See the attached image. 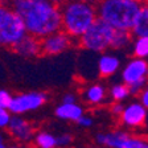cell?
<instances>
[{"mask_svg":"<svg viewBox=\"0 0 148 148\" xmlns=\"http://www.w3.org/2000/svg\"><path fill=\"white\" fill-rule=\"evenodd\" d=\"M9 4L32 36L42 38L61 29V9L50 0H9Z\"/></svg>","mask_w":148,"mask_h":148,"instance_id":"6da1fadb","label":"cell"},{"mask_svg":"<svg viewBox=\"0 0 148 148\" xmlns=\"http://www.w3.org/2000/svg\"><path fill=\"white\" fill-rule=\"evenodd\" d=\"M60 9L61 29L74 40H78L98 17L95 5L82 0H66Z\"/></svg>","mask_w":148,"mask_h":148,"instance_id":"7a4b0ae2","label":"cell"},{"mask_svg":"<svg viewBox=\"0 0 148 148\" xmlns=\"http://www.w3.org/2000/svg\"><path fill=\"white\" fill-rule=\"evenodd\" d=\"M140 3L134 0H99L97 16L115 29L131 31Z\"/></svg>","mask_w":148,"mask_h":148,"instance_id":"3957f363","label":"cell"},{"mask_svg":"<svg viewBox=\"0 0 148 148\" xmlns=\"http://www.w3.org/2000/svg\"><path fill=\"white\" fill-rule=\"evenodd\" d=\"M27 34L23 18L11 7V4H0V48L13 46Z\"/></svg>","mask_w":148,"mask_h":148,"instance_id":"277c9868","label":"cell"},{"mask_svg":"<svg viewBox=\"0 0 148 148\" xmlns=\"http://www.w3.org/2000/svg\"><path fill=\"white\" fill-rule=\"evenodd\" d=\"M114 32L115 28L97 17V20L90 25L89 29L78 38V44L89 52L103 53L110 49Z\"/></svg>","mask_w":148,"mask_h":148,"instance_id":"5b68a950","label":"cell"},{"mask_svg":"<svg viewBox=\"0 0 148 148\" xmlns=\"http://www.w3.org/2000/svg\"><path fill=\"white\" fill-rule=\"evenodd\" d=\"M48 101V95L42 91H28L12 95L8 110L13 115H25L41 108Z\"/></svg>","mask_w":148,"mask_h":148,"instance_id":"8992f818","label":"cell"},{"mask_svg":"<svg viewBox=\"0 0 148 148\" xmlns=\"http://www.w3.org/2000/svg\"><path fill=\"white\" fill-rule=\"evenodd\" d=\"M73 40L65 31L58 29L48 36L41 38V49L42 54L46 56H57L66 50L73 45Z\"/></svg>","mask_w":148,"mask_h":148,"instance_id":"52a82bcc","label":"cell"},{"mask_svg":"<svg viewBox=\"0 0 148 148\" xmlns=\"http://www.w3.org/2000/svg\"><path fill=\"white\" fill-rule=\"evenodd\" d=\"M7 132L13 140H16L20 144H27L33 140L34 136V127L28 119H25L23 115H13L11 116L8 126H7Z\"/></svg>","mask_w":148,"mask_h":148,"instance_id":"ba28073f","label":"cell"},{"mask_svg":"<svg viewBox=\"0 0 148 148\" xmlns=\"http://www.w3.org/2000/svg\"><path fill=\"white\" fill-rule=\"evenodd\" d=\"M147 119V108L140 102H132L124 106L123 111L120 112V120L127 127L136 128L145 123Z\"/></svg>","mask_w":148,"mask_h":148,"instance_id":"9c48e42d","label":"cell"},{"mask_svg":"<svg viewBox=\"0 0 148 148\" xmlns=\"http://www.w3.org/2000/svg\"><path fill=\"white\" fill-rule=\"evenodd\" d=\"M145 78H148V62L145 61V58L135 57L127 62L122 70V79L126 85H131L136 81Z\"/></svg>","mask_w":148,"mask_h":148,"instance_id":"30bf717a","label":"cell"},{"mask_svg":"<svg viewBox=\"0 0 148 148\" xmlns=\"http://www.w3.org/2000/svg\"><path fill=\"white\" fill-rule=\"evenodd\" d=\"M12 49L15 50L16 54L21 56L24 58H36V57L42 54L41 38L27 33Z\"/></svg>","mask_w":148,"mask_h":148,"instance_id":"8fae6325","label":"cell"},{"mask_svg":"<svg viewBox=\"0 0 148 148\" xmlns=\"http://www.w3.org/2000/svg\"><path fill=\"white\" fill-rule=\"evenodd\" d=\"M128 136L130 134L120 130H115L111 132H99L95 136V142L105 148H120Z\"/></svg>","mask_w":148,"mask_h":148,"instance_id":"7c38bea8","label":"cell"},{"mask_svg":"<svg viewBox=\"0 0 148 148\" xmlns=\"http://www.w3.org/2000/svg\"><path fill=\"white\" fill-rule=\"evenodd\" d=\"M119 66H120V60L115 54H111V53H103L99 57L98 62H97L98 73L102 77L114 75L119 70Z\"/></svg>","mask_w":148,"mask_h":148,"instance_id":"4fadbf2b","label":"cell"},{"mask_svg":"<svg viewBox=\"0 0 148 148\" xmlns=\"http://www.w3.org/2000/svg\"><path fill=\"white\" fill-rule=\"evenodd\" d=\"M130 32L135 37L148 36V1L140 3L135 21H134V25Z\"/></svg>","mask_w":148,"mask_h":148,"instance_id":"5bb4252c","label":"cell"},{"mask_svg":"<svg viewBox=\"0 0 148 148\" xmlns=\"http://www.w3.org/2000/svg\"><path fill=\"white\" fill-rule=\"evenodd\" d=\"M56 116L61 120H68V122H77L83 115V108L75 103H61L54 111Z\"/></svg>","mask_w":148,"mask_h":148,"instance_id":"9a60e30c","label":"cell"},{"mask_svg":"<svg viewBox=\"0 0 148 148\" xmlns=\"http://www.w3.org/2000/svg\"><path fill=\"white\" fill-rule=\"evenodd\" d=\"M82 98L90 105H101L106 98V89L99 83H94L83 91Z\"/></svg>","mask_w":148,"mask_h":148,"instance_id":"2e32d148","label":"cell"},{"mask_svg":"<svg viewBox=\"0 0 148 148\" xmlns=\"http://www.w3.org/2000/svg\"><path fill=\"white\" fill-rule=\"evenodd\" d=\"M132 40V34L130 31H123V29H115L114 36H112V41H111L110 49H124L130 45Z\"/></svg>","mask_w":148,"mask_h":148,"instance_id":"e0dca14e","label":"cell"},{"mask_svg":"<svg viewBox=\"0 0 148 148\" xmlns=\"http://www.w3.org/2000/svg\"><path fill=\"white\" fill-rule=\"evenodd\" d=\"M33 142L38 148H56V136L46 131H40L34 134Z\"/></svg>","mask_w":148,"mask_h":148,"instance_id":"ac0fdd59","label":"cell"},{"mask_svg":"<svg viewBox=\"0 0 148 148\" xmlns=\"http://www.w3.org/2000/svg\"><path fill=\"white\" fill-rule=\"evenodd\" d=\"M134 56L139 58H147L148 57V36H139L135 38L132 44Z\"/></svg>","mask_w":148,"mask_h":148,"instance_id":"d6986e66","label":"cell"},{"mask_svg":"<svg viewBox=\"0 0 148 148\" xmlns=\"http://www.w3.org/2000/svg\"><path fill=\"white\" fill-rule=\"evenodd\" d=\"M110 95L115 102H123L130 97L128 86L126 83H116L111 87L110 90Z\"/></svg>","mask_w":148,"mask_h":148,"instance_id":"ffe728a7","label":"cell"},{"mask_svg":"<svg viewBox=\"0 0 148 148\" xmlns=\"http://www.w3.org/2000/svg\"><path fill=\"white\" fill-rule=\"evenodd\" d=\"M120 148H148V142L142 138L130 135Z\"/></svg>","mask_w":148,"mask_h":148,"instance_id":"44dd1931","label":"cell"},{"mask_svg":"<svg viewBox=\"0 0 148 148\" xmlns=\"http://www.w3.org/2000/svg\"><path fill=\"white\" fill-rule=\"evenodd\" d=\"M148 85V78L145 79H140V81H136V82L131 83V85H127L128 86V91H130V95H139V92L142 91L145 86Z\"/></svg>","mask_w":148,"mask_h":148,"instance_id":"7402d4cb","label":"cell"},{"mask_svg":"<svg viewBox=\"0 0 148 148\" xmlns=\"http://www.w3.org/2000/svg\"><path fill=\"white\" fill-rule=\"evenodd\" d=\"M73 142V136L69 134H62V135L56 136V145L58 148H66L71 144Z\"/></svg>","mask_w":148,"mask_h":148,"instance_id":"603a6c76","label":"cell"},{"mask_svg":"<svg viewBox=\"0 0 148 148\" xmlns=\"http://www.w3.org/2000/svg\"><path fill=\"white\" fill-rule=\"evenodd\" d=\"M11 111L8 108H3L0 107V130H5L7 126H8L9 120H11Z\"/></svg>","mask_w":148,"mask_h":148,"instance_id":"cb8c5ba5","label":"cell"},{"mask_svg":"<svg viewBox=\"0 0 148 148\" xmlns=\"http://www.w3.org/2000/svg\"><path fill=\"white\" fill-rule=\"evenodd\" d=\"M11 101H12V94L5 89H0V107L8 108Z\"/></svg>","mask_w":148,"mask_h":148,"instance_id":"d4e9b609","label":"cell"},{"mask_svg":"<svg viewBox=\"0 0 148 148\" xmlns=\"http://www.w3.org/2000/svg\"><path fill=\"white\" fill-rule=\"evenodd\" d=\"M92 122H94V120H92V118L91 116H87V115H85V114H83L82 116L77 120V123L79 124L81 127H85V128L91 127L92 126Z\"/></svg>","mask_w":148,"mask_h":148,"instance_id":"484cf974","label":"cell"},{"mask_svg":"<svg viewBox=\"0 0 148 148\" xmlns=\"http://www.w3.org/2000/svg\"><path fill=\"white\" fill-rule=\"evenodd\" d=\"M139 97H140V103L148 110V85L139 92Z\"/></svg>","mask_w":148,"mask_h":148,"instance_id":"4316f807","label":"cell"},{"mask_svg":"<svg viewBox=\"0 0 148 148\" xmlns=\"http://www.w3.org/2000/svg\"><path fill=\"white\" fill-rule=\"evenodd\" d=\"M123 108H124V105L122 102H115L114 105L111 106V111H112V114H115V115H120V112L123 111Z\"/></svg>","mask_w":148,"mask_h":148,"instance_id":"83f0119b","label":"cell"},{"mask_svg":"<svg viewBox=\"0 0 148 148\" xmlns=\"http://www.w3.org/2000/svg\"><path fill=\"white\" fill-rule=\"evenodd\" d=\"M75 102H77V97L71 94V92L65 94L64 98H62V103H75Z\"/></svg>","mask_w":148,"mask_h":148,"instance_id":"f1b7e54d","label":"cell"},{"mask_svg":"<svg viewBox=\"0 0 148 148\" xmlns=\"http://www.w3.org/2000/svg\"><path fill=\"white\" fill-rule=\"evenodd\" d=\"M0 148H8V143H7V138L1 131H0Z\"/></svg>","mask_w":148,"mask_h":148,"instance_id":"f546056e","label":"cell"},{"mask_svg":"<svg viewBox=\"0 0 148 148\" xmlns=\"http://www.w3.org/2000/svg\"><path fill=\"white\" fill-rule=\"evenodd\" d=\"M50 1H52V3H54V4H57V5L61 7L62 4H64L65 1H66V0H50Z\"/></svg>","mask_w":148,"mask_h":148,"instance_id":"4dcf8cb0","label":"cell"},{"mask_svg":"<svg viewBox=\"0 0 148 148\" xmlns=\"http://www.w3.org/2000/svg\"><path fill=\"white\" fill-rule=\"evenodd\" d=\"M8 148H25L23 144H12V145H8Z\"/></svg>","mask_w":148,"mask_h":148,"instance_id":"1f68e13d","label":"cell"},{"mask_svg":"<svg viewBox=\"0 0 148 148\" xmlns=\"http://www.w3.org/2000/svg\"><path fill=\"white\" fill-rule=\"evenodd\" d=\"M82 1H86V3H90V4H94V5H95L99 0H82Z\"/></svg>","mask_w":148,"mask_h":148,"instance_id":"d6a6232c","label":"cell"},{"mask_svg":"<svg viewBox=\"0 0 148 148\" xmlns=\"http://www.w3.org/2000/svg\"><path fill=\"white\" fill-rule=\"evenodd\" d=\"M9 3V0H0V4H7Z\"/></svg>","mask_w":148,"mask_h":148,"instance_id":"836d02e7","label":"cell"},{"mask_svg":"<svg viewBox=\"0 0 148 148\" xmlns=\"http://www.w3.org/2000/svg\"><path fill=\"white\" fill-rule=\"evenodd\" d=\"M134 1H136V3H145L148 0H134Z\"/></svg>","mask_w":148,"mask_h":148,"instance_id":"e575fe53","label":"cell"}]
</instances>
